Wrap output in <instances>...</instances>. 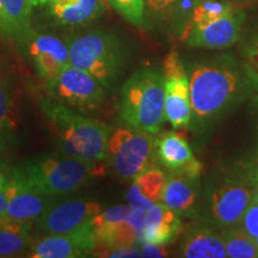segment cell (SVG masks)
<instances>
[{
	"mask_svg": "<svg viewBox=\"0 0 258 258\" xmlns=\"http://www.w3.org/2000/svg\"><path fill=\"white\" fill-rule=\"evenodd\" d=\"M252 199L256 200V201H258V179L254 182L253 184V195H252Z\"/></svg>",
	"mask_w": 258,
	"mask_h": 258,
	"instance_id": "cell-37",
	"label": "cell"
},
{
	"mask_svg": "<svg viewBox=\"0 0 258 258\" xmlns=\"http://www.w3.org/2000/svg\"><path fill=\"white\" fill-rule=\"evenodd\" d=\"M140 192L153 203H158L163 199V192L166 184V175L163 171L153 167L139 175L134 179Z\"/></svg>",
	"mask_w": 258,
	"mask_h": 258,
	"instance_id": "cell-23",
	"label": "cell"
},
{
	"mask_svg": "<svg viewBox=\"0 0 258 258\" xmlns=\"http://www.w3.org/2000/svg\"><path fill=\"white\" fill-rule=\"evenodd\" d=\"M40 104L66 156L91 161L108 159V124L85 117L59 101L42 99Z\"/></svg>",
	"mask_w": 258,
	"mask_h": 258,
	"instance_id": "cell-2",
	"label": "cell"
},
{
	"mask_svg": "<svg viewBox=\"0 0 258 258\" xmlns=\"http://www.w3.org/2000/svg\"><path fill=\"white\" fill-rule=\"evenodd\" d=\"M226 254L231 258H257L258 245L243 228H233L224 233Z\"/></svg>",
	"mask_w": 258,
	"mask_h": 258,
	"instance_id": "cell-22",
	"label": "cell"
},
{
	"mask_svg": "<svg viewBox=\"0 0 258 258\" xmlns=\"http://www.w3.org/2000/svg\"><path fill=\"white\" fill-rule=\"evenodd\" d=\"M232 9L233 6L224 0H200L192 10L191 23L192 25L209 23L228 14Z\"/></svg>",
	"mask_w": 258,
	"mask_h": 258,
	"instance_id": "cell-24",
	"label": "cell"
},
{
	"mask_svg": "<svg viewBox=\"0 0 258 258\" xmlns=\"http://www.w3.org/2000/svg\"><path fill=\"white\" fill-rule=\"evenodd\" d=\"M12 111V92L10 84L4 77L0 76V132L10 125Z\"/></svg>",
	"mask_w": 258,
	"mask_h": 258,
	"instance_id": "cell-26",
	"label": "cell"
},
{
	"mask_svg": "<svg viewBox=\"0 0 258 258\" xmlns=\"http://www.w3.org/2000/svg\"><path fill=\"white\" fill-rule=\"evenodd\" d=\"M245 175L252 180L253 184L258 179V147L256 152H254V154L252 156V159L250 160L249 167H246V172H245Z\"/></svg>",
	"mask_w": 258,
	"mask_h": 258,
	"instance_id": "cell-35",
	"label": "cell"
},
{
	"mask_svg": "<svg viewBox=\"0 0 258 258\" xmlns=\"http://www.w3.org/2000/svg\"><path fill=\"white\" fill-rule=\"evenodd\" d=\"M163 76L165 79L177 78V77L186 76L184 67L180 62L178 54L176 51H170L163 62Z\"/></svg>",
	"mask_w": 258,
	"mask_h": 258,
	"instance_id": "cell-28",
	"label": "cell"
},
{
	"mask_svg": "<svg viewBox=\"0 0 258 258\" xmlns=\"http://www.w3.org/2000/svg\"><path fill=\"white\" fill-rule=\"evenodd\" d=\"M192 117L189 79L186 76L165 79V118L175 129L185 128Z\"/></svg>",
	"mask_w": 258,
	"mask_h": 258,
	"instance_id": "cell-17",
	"label": "cell"
},
{
	"mask_svg": "<svg viewBox=\"0 0 258 258\" xmlns=\"http://www.w3.org/2000/svg\"><path fill=\"white\" fill-rule=\"evenodd\" d=\"M34 245L31 224L4 220L0 224V257L28 253Z\"/></svg>",
	"mask_w": 258,
	"mask_h": 258,
	"instance_id": "cell-21",
	"label": "cell"
},
{
	"mask_svg": "<svg viewBox=\"0 0 258 258\" xmlns=\"http://www.w3.org/2000/svg\"><path fill=\"white\" fill-rule=\"evenodd\" d=\"M241 228L258 245V201L251 200L249 207L241 218Z\"/></svg>",
	"mask_w": 258,
	"mask_h": 258,
	"instance_id": "cell-27",
	"label": "cell"
},
{
	"mask_svg": "<svg viewBox=\"0 0 258 258\" xmlns=\"http://www.w3.org/2000/svg\"><path fill=\"white\" fill-rule=\"evenodd\" d=\"M141 257L148 258H158V257H167V251L164 245L160 244H151V243H141Z\"/></svg>",
	"mask_w": 258,
	"mask_h": 258,
	"instance_id": "cell-32",
	"label": "cell"
},
{
	"mask_svg": "<svg viewBox=\"0 0 258 258\" xmlns=\"http://www.w3.org/2000/svg\"><path fill=\"white\" fill-rule=\"evenodd\" d=\"M29 41V54L35 69L47 83L70 63V46L61 38L42 34L32 35Z\"/></svg>",
	"mask_w": 258,
	"mask_h": 258,
	"instance_id": "cell-13",
	"label": "cell"
},
{
	"mask_svg": "<svg viewBox=\"0 0 258 258\" xmlns=\"http://www.w3.org/2000/svg\"><path fill=\"white\" fill-rule=\"evenodd\" d=\"M98 251H95L93 253H97V256L103 257H115V258H138L141 257L140 250L133 246H125V247H103Z\"/></svg>",
	"mask_w": 258,
	"mask_h": 258,
	"instance_id": "cell-30",
	"label": "cell"
},
{
	"mask_svg": "<svg viewBox=\"0 0 258 258\" xmlns=\"http://www.w3.org/2000/svg\"><path fill=\"white\" fill-rule=\"evenodd\" d=\"M182 230V221L164 203H156L145 213V222L141 232V243L166 245L172 241Z\"/></svg>",
	"mask_w": 258,
	"mask_h": 258,
	"instance_id": "cell-16",
	"label": "cell"
},
{
	"mask_svg": "<svg viewBox=\"0 0 258 258\" xmlns=\"http://www.w3.org/2000/svg\"><path fill=\"white\" fill-rule=\"evenodd\" d=\"M228 56L194 66L189 78L192 115L199 123H209L227 112L247 90L249 79Z\"/></svg>",
	"mask_w": 258,
	"mask_h": 258,
	"instance_id": "cell-1",
	"label": "cell"
},
{
	"mask_svg": "<svg viewBox=\"0 0 258 258\" xmlns=\"http://www.w3.org/2000/svg\"><path fill=\"white\" fill-rule=\"evenodd\" d=\"M127 201L129 203V206L135 209H139V211H143L146 213L148 209H150L154 203L152 201H150L147 198H145L143 194L140 192L138 185L133 182V184L129 186L128 191H127Z\"/></svg>",
	"mask_w": 258,
	"mask_h": 258,
	"instance_id": "cell-29",
	"label": "cell"
},
{
	"mask_svg": "<svg viewBox=\"0 0 258 258\" xmlns=\"http://www.w3.org/2000/svg\"><path fill=\"white\" fill-rule=\"evenodd\" d=\"M249 72L254 82L258 83V40L254 42L249 50Z\"/></svg>",
	"mask_w": 258,
	"mask_h": 258,
	"instance_id": "cell-34",
	"label": "cell"
},
{
	"mask_svg": "<svg viewBox=\"0 0 258 258\" xmlns=\"http://www.w3.org/2000/svg\"><path fill=\"white\" fill-rule=\"evenodd\" d=\"M121 117L132 128L158 133L165 120V78L156 70L132 74L121 91Z\"/></svg>",
	"mask_w": 258,
	"mask_h": 258,
	"instance_id": "cell-4",
	"label": "cell"
},
{
	"mask_svg": "<svg viewBox=\"0 0 258 258\" xmlns=\"http://www.w3.org/2000/svg\"><path fill=\"white\" fill-rule=\"evenodd\" d=\"M70 63L85 71L106 89H112L124 66V50L112 34L95 30L73 38Z\"/></svg>",
	"mask_w": 258,
	"mask_h": 258,
	"instance_id": "cell-5",
	"label": "cell"
},
{
	"mask_svg": "<svg viewBox=\"0 0 258 258\" xmlns=\"http://www.w3.org/2000/svg\"><path fill=\"white\" fill-rule=\"evenodd\" d=\"M253 195V183L245 173L220 177L206 189L207 217L219 227L241 221Z\"/></svg>",
	"mask_w": 258,
	"mask_h": 258,
	"instance_id": "cell-7",
	"label": "cell"
},
{
	"mask_svg": "<svg viewBox=\"0 0 258 258\" xmlns=\"http://www.w3.org/2000/svg\"><path fill=\"white\" fill-rule=\"evenodd\" d=\"M108 159L121 179L134 180L157 167L156 138L135 128H117L109 138Z\"/></svg>",
	"mask_w": 258,
	"mask_h": 258,
	"instance_id": "cell-6",
	"label": "cell"
},
{
	"mask_svg": "<svg viewBox=\"0 0 258 258\" xmlns=\"http://www.w3.org/2000/svg\"><path fill=\"white\" fill-rule=\"evenodd\" d=\"M148 8L156 12H165L173 9L180 0H145Z\"/></svg>",
	"mask_w": 258,
	"mask_h": 258,
	"instance_id": "cell-33",
	"label": "cell"
},
{
	"mask_svg": "<svg viewBox=\"0 0 258 258\" xmlns=\"http://www.w3.org/2000/svg\"><path fill=\"white\" fill-rule=\"evenodd\" d=\"M200 177L186 173L171 172L166 176V184L161 201L179 217H194L198 213L200 196Z\"/></svg>",
	"mask_w": 258,
	"mask_h": 258,
	"instance_id": "cell-15",
	"label": "cell"
},
{
	"mask_svg": "<svg viewBox=\"0 0 258 258\" xmlns=\"http://www.w3.org/2000/svg\"><path fill=\"white\" fill-rule=\"evenodd\" d=\"M61 199V198H60ZM57 199L36 221V230L41 234H66L90 224L102 212L98 202L82 199L60 201Z\"/></svg>",
	"mask_w": 258,
	"mask_h": 258,
	"instance_id": "cell-9",
	"label": "cell"
},
{
	"mask_svg": "<svg viewBox=\"0 0 258 258\" xmlns=\"http://www.w3.org/2000/svg\"><path fill=\"white\" fill-rule=\"evenodd\" d=\"M92 221L66 234L46 235L34 243L29 256L32 258H76L86 257L96 249Z\"/></svg>",
	"mask_w": 258,
	"mask_h": 258,
	"instance_id": "cell-11",
	"label": "cell"
},
{
	"mask_svg": "<svg viewBox=\"0 0 258 258\" xmlns=\"http://www.w3.org/2000/svg\"><path fill=\"white\" fill-rule=\"evenodd\" d=\"M50 15L62 25H85L103 15V0H48Z\"/></svg>",
	"mask_w": 258,
	"mask_h": 258,
	"instance_id": "cell-19",
	"label": "cell"
},
{
	"mask_svg": "<svg viewBox=\"0 0 258 258\" xmlns=\"http://www.w3.org/2000/svg\"><path fill=\"white\" fill-rule=\"evenodd\" d=\"M10 185L5 219L11 221L34 224L60 198L38 192L22 176L18 167L9 169Z\"/></svg>",
	"mask_w": 258,
	"mask_h": 258,
	"instance_id": "cell-10",
	"label": "cell"
},
{
	"mask_svg": "<svg viewBox=\"0 0 258 258\" xmlns=\"http://www.w3.org/2000/svg\"><path fill=\"white\" fill-rule=\"evenodd\" d=\"M31 5L30 0H0V31L17 42L30 40Z\"/></svg>",
	"mask_w": 258,
	"mask_h": 258,
	"instance_id": "cell-18",
	"label": "cell"
},
{
	"mask_svg": "<svg viewBox=\"0 0 258 258\" xmlns=\"http://www.w3.org/2000/svg\"><path fill=\"white\" fill-rule=\"evenodd\" d=\"M6 151V141L4 137H3L2 132H0V157L4 154V152Z\"/></svg>",
	"mask_w": 258,
	"mask_h": 258,
	"instance_id": "cell-36",
	"label": "cell"
},
{
	"mask_svg": "<svg viewBox=\"0 0 258 258\" xmlns=\"http://www.w3.org/2000/svg\"><path fill=\"white\" fill-rule=\"evenodd\" d=\"M48 88L57 101L80 111L95 110L105 99L104 86L91 74L71 63L48 82Z\"/></svg>",
	"mask_w": 258,
	"mask_h": 258,
	"instance_id": "cell-8",
	"label": "cell"
},
{
	"mask_svg": "<svg viewBox=\"0 0 258 258\" xmlns=\"http://www.w3.org/2000/svg\"><path fill=\"white\" fill-rule=\"evenodd\" d=\"M244 12L233 8L228 14L206 24L191 25L188 43L192 47L222 49L237 42L244 23Z\"/></svg>",
	"mask_w": 258,
	"mask_h": 258,
	"instance_id": "cell-12",
	"label": "cell"
},
{
	"mask_svg": "<svg viewBox=\"0 0 258 258\" xmlns=\"http://www.w3.org/2000/svg\"><path fill=\"white\" fill-rule=\"evenodd\" d=\"M10 185V172L8 167H0V224L6 220L5 212L8 205V190Z\"/></svg>",
	"mask_w": 258,
	"mask_h": 258,
	"instance_id": "cell-31",
	"label": "cell"
},
{
	"mask_svg": "<svg viewBox=\"0 0 258 258\" xmlns=\"http://www.w3.org/2000/svg\"><path fill=\"white\" fill-rule=\"evenodd\" d=\"M18 170L35 190L53 198L78 191L96 177L104 175L101 161L70 156L32 158Z\"/></svg>",
	"mask_w": 258,
	"mask_h": 258,
	"instance_id": "cell-3",
	"label": "cell"
},
{
	"mask_svg": "<svg viewBox=\"0 0 258 258\" xmlns=\"http://www.w3.org/2000/svg\"><path fill=\"white\" fill-rule=\"evenodd\" d=\"M108 3L129 23L137 27L143 25L145 0H108Z\"/></svg>",
	"mask_w": 258,
	"mask_h": 258,
	"instance_id": "cell-25",
	"label": "cell"
},
{
	"mask_svg": "<svg viewBox=\"0 0 258 258\" xmlns=\"http://www.w3.org/2000/svg\"><path fill=\"white\" fill-rule=\"evenodd\" d=\"M179 254L186 258H225L224 234L209 227H195L185 234Z\"/></svg>",
	"mask_w": 258,
	"mask_h": 258,
	"instance_id": "cell-20",
	"label": "cell"
},
{
	"mask_svg": "<svg viewBox=\"0 0 258 258\" xmlns=\"http://www.w3.org/2000/svg\"><path fill=\"white\" fill-rule=\"evenodd\" d=\"M32 5H36V4H40V0H30Z\"/></svg>",
	"mask_w": 258,
	"mask_h": 258,
	"instance_id": "cell-38",
	"label": "cell"
},
{
	"mask_svg": "<svg viewBox=\"0 0 258 258\" xmlns=\"http://www.w3.org/2000/svg\"><path fill=\"white\" fill-rule=\"evenodd\" d=\"M158 161L170 172L200 177L202 165L194 156L186 139L176 132H166L156 138Z\"/></svg>",
	"mask_w": 258,
	"mask_h": 258,
	"instance_id": "cell-14",
	"label": "cell"
}]
</instances>
